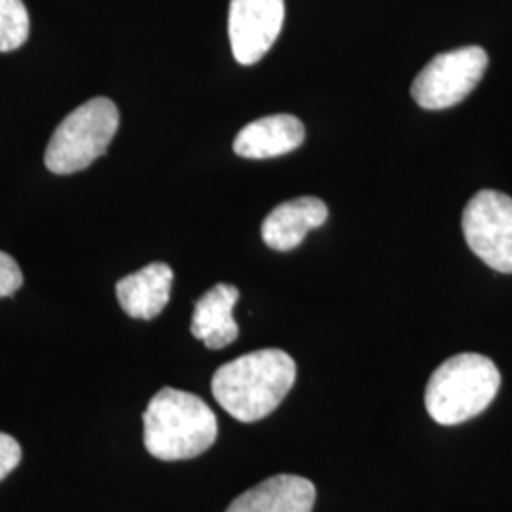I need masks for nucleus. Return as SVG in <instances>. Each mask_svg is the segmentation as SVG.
<instances>
[{
  "instance_id": "obj_1",
  "label": "nucleus",
  "mask_w": 512,
  "mask_h": 512,
  "mask_svg": "<svg viewBox=\"0 0 512 512\" xmlns=\"http://www.w3.org/2000/svg\"><path fill=\"white\" fill-rule=\"evenodd\" d=\"M296 380L293 357L283 349H258L220 366L211 389L217 403L239 421L270 416Z\"/></svg>"
},
{
  "instance_id": "obj_2",
  "label": "nucleus",
  "mask_w": 512,
  "mask_h": 512,
  "mask_svg": "<svg viewBox=\"0 0 512 512\" xmlns=\"http://www.w3.org/2000/svg\"><path fill=\"white\" fill-rule=\"evenodd\" d=\"M145 448L162 461H181L202 456L219 433L217 416L194 393L164 387L148 403L143 414Z\"/></svg>"
},
{
  "instance_id": "obj_3",
  "label": "nucleus",
  "mask_w": 512,
  "mask_h": 512,
  "mask_svg": "<svg viewBox=\"0 0 512 512\" xmlns=\"http://www.w3.org/2000/svg\"><path fill=\"white\" fill-rule=\"evenodd\" d=\"M501 374L492 359L459 353L433 372L425 387V406L440 425H458L482 414L497 395Z\"/></svg>"
},
{
  "instance_id": "obj_4",
  "label": "nucleus",
  "mask_w": 512,
  "mask_h": 512,
  "mask_svg": "<svg viewBox=\"0 0 512 512\" xmlns=\"http://www.w3.org/2000/svg\"><path fill=\"white\" fill-rule=\"evenodd\" d=\"M120 126L118 107L95 97L73 110L54 131L46 148V167L57 175L82 171L107 152Z\"/></svg>"
},
{
  "instance_id": "obj_5",
  "label": "nucleus",
  "mask_w": 512,
  "mask_h": 512,
  "mask_svg": "<svg viewBox=\"0 0 512 512\" xmlns=\"http://www.w3.org/2000/svg\"><path fill=\"white\" fill-rule=\"evenodd\" d=\"M480 46H465L433 57L412 82L410 93L421 109H450L475 90L488 69Z\"/></svg>"
},
{
  "instance_id": "obj_6",
  "label": "nucleus",
  "mask_w": 512,
  "mask_h": 512,
  "mask_svg": "<svg viewBox=\"0 0 512 512\" xmlns=\"http://www.w3.org/2000/svg\"><path fill=\"white\" fill-rule=\"evenodd\" d=\"M467 245L482 262L512 274V198L497 190H480L463 211Z\"/></svg>"
},
{
  "instance_id": "obj_7",
  "label": "nucleus",
  "mask_w": 512,
  "mask_h": 512,
  "mask_svg": "<svg viewBox=\"0 0 512 512\" xmlns=\"http://www.w3.org/2000/svg\"><path fill=\"white\" fill-rule=\"evenodd\" d=\"M285 21V0H230L228 35L236 61L255 65L274 46Z\"/></svg>"
},
{
  "instance_id": "obj_8",
  "label": "nucleus",
  "mask_w": 512,
  "mask_h": 512,
  "mask_svg": "<svg viewBox=\"0 0 512 512\" xmlns=\"http://www.w3.org/2000/svg\"><path fill=\"white\" fill-rule=\"evenodd\" d=\"M315 495L308 478L277 475L236 497L226 512H311Z\"/></svg>"
},
{
  "instance_id": "obj_9",
  "label": "nucleus",
  "mask_w": 512,
  "mask_h": 512,
  "mask_svg": "<svg viewBox=\"0 0 512 512\" xmlns=\"http://www.w3.org/2000/svg\"><path fill=\"white\" fill-rule=\"evenodd\" d=\"M306 129L293 114H272L258 118L241 129L234 152L241 158L264 160L289 154L304 143Z\"/></svg>"
},
{
  "instance_id": "obj_10",
  "label": "nucleus",
  "mask_w": 512,
  "mask_h": 512,
  "mask_svg": "<svg viewBox=\"0 0 512 512\" xmlns=\"http://www.w3.org/2000/svg\"><path fill=\"white\" fill-rule=\"evenodd\" d=\"M329 209L319 198H296L279 203L262 222V239L275 251H293L313 228L325 224Z\"/></svg>"
},
{
  "instance_id": "obj_11",
  "label": "nucleus",
  "mask_w": 512,
  "mask_h": 512,
  "mask_svg": "<svg viewBox=\"0 0 512 512\" xmlns=\"http://www.w3.org/2000/svg\"><path fill=\"white\" fill-rule=\"evenodd\" d=\"M173 285V270L164 262H152L116 283V296L122 310L133 319L150 321L164 311Z\"/></svg>"
},
{
  "instance_id": "obj_12",
  "label": "nucleus",
  "mask_w": 512,
  "mask_h": 512,
  "mask_svg": "<svg viewBox=\"0 0 512 512\" xmlns=\"http://www.w3.org/2000/svg\"><path fill=\"white\" fill-rule=\"evenodd\" d=\"M238 298L239 291L234 285L219 283L196 302L190 330L207 348H226L238 338V323L234 321Z\"/></svg>"
},
{
  "instance_id": "obj_13",
  "label": "nucleus",
  "mask_w": 512,
  "mask_h": 512,
  "mask_svg": "<svg viewBox=\"0 0 512 512\" xmlns=\"http://www.w3.org/2000/svg\"><path fill=\"white\" fill-rule=\"evenodd\" d=\"M31 33V19L23 0H0V52L21 48Z\"/></svg>"
},
{
  "instance_id": "obj_14",
  "label": "nucleus",
  "mask_w": 512,
  "mask_h": 512,
  "mask_svg": "<svg viewBox=\"0 0 512 512\" xmlns=\"http://www.w3.org/2000/svg\"><path fill=\"white\" fill-rule=\"evenodd\" d=\"M23 285V274L18 262L0 251V298L12 296Z\"/></svg>"
},
{
  "instance_id": "obj_15",
  "label": "nucleus",
  "mask_w": 512,
  "mask_h": 512,
  "mask_svg": "<svg viewBox=\"0 0 512 512\" xmlns=\"http://www.w3.org/2000/svg\"><path fill=\"white\" fill-rule=\"evenodd\" d=\"M21 461V446L18 440L0 433V480L10 475Z\"/></svg>"
}]
</instances>
